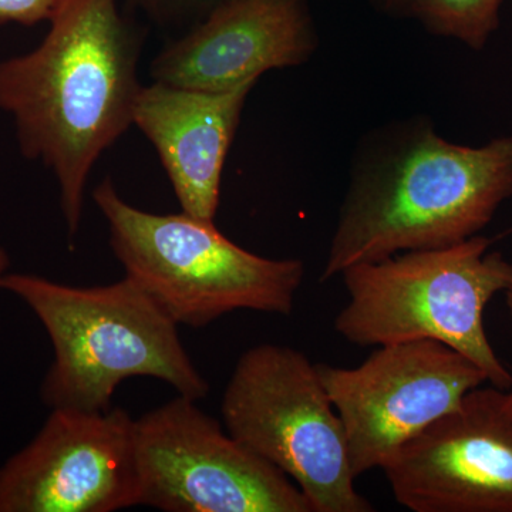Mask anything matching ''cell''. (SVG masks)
Wrapping results in <instances>:
<instances>
[{"label":"cell","instance_id":"obj_1","mask_svg":"<svg viewBox=\"0 0 512 512\" xmlns=\"http://www.w3.org/2000/svg\"><path fill=\"white\" fill-rule=\"evenodd\" d=\"M32 52L0 60V110L20 153L55 175L70 237L94 165L133 126L140 39L117 0H62Z\"/></svg>","mask_w":512,"mask_h":512},{"label":"cell","instance_id":"obj_5","mask_svg":"<svg viewBox=\"0 0 512 512\" xmlns=\"http://www.w3.org/2000/svg\"><path fill=\"white\" fill-rule=\"evenodd\" d=\"M490 245L474 235L451 247L349 266L340 274L348 303L336 316V332L360 348L436 340L507 392L512 376L487 338L484 311L510 285L512 264L500 252H488Z\"/></svg>","mask_w":512,"mask_h":512},{"label":"cell","instance_id":"obj_8","mask_svg":"<svg viewBox=\"0 0 512 512\" xmlns=\"http://www.w3.org/2000/svg\"><path fill=\"white\" fill-rule=\"evenodd\" d=\"M316 366L345 427L356 478L383 468L407 441L488 382L476 363L436 340L379 346L350 369Z\"/></svg>","mask_w":512,"mask_h":512},{"label":"cell","instance_id":"obj_4","mask_svg":"<svg viewBox=\"0 0 512 512\" xmlns=\"http://www.w3.org/2000/svg\"><path fill=\"white\" fill-rule=\"evenodd\" d=\"M93 200L127 278L178 326L205 328L235 311L291 315L305 276L299 259L256 255L225 237L215 221L184 211L133 207L110 178L94 188Z\"/></svg>","mask_w":512,"mask_h":512},{"label":"cell","instance_id":"obj_3","mask_svg":"<svg viewBox=\"0 0 512 512\" xmlns=\"http://www.w3.org/2000/svg\"><path fill=\"white\" fill-rule=\"evenodd\" d=\"M0 289L32 309L52 342L55 359L40 389L50 409L107 412L117 386L134 376L163 380L192 400L210 393L177 323L127 276L77 288L6 272Z\"/></svg>","mask_w":512,"mask_h":512},{"label":"cell","instance_id":"obj_2","mask_svg":"<svg viewBox=\"0 0 512 512\" xmlns=\"http://www.w3.org/2000/svg\"><path fill=\"white\" fill-rule=\"evenodd\" d=\"M511 197L512 134L468 147L421 120L390 127L353 165L320 279L400 252L460 244Z\"/></svg>","mask_w":512,"mask_h":512},{"label":"cell","instance_id":"obj_16","mask_svg":"<svg viewBox=\"0 0 512 512\" xmlns=\"http://www.w3.org/2000/svg\"><path fill=\"white\" fill-rule=\"evenodd\" d=\"M386 12L393 15H409L412 10V0H376Z\"/></svg>","mask_w":512,"mask_h":512},{"label":"cell","instance_id":"obj_11","mask_svg":"<svg viewBox=\"0 0 512 512\" xmlns=\"http://www.w3.org/2000/svg\"><path fill=\"white\" fill-rule=\"evenodd\" d=\"M318 35L306 0H222L151 63L154 82L225 92L308 62Z\"/></svg>","mask_w":512,"mask_h":512},{"label":"cell","instance_id":"obj_10","mask_svg":"<svg viewBox=\"0 0 512 512\" xmlns=\"http://www.w3.org/2000/svg\"><path fill=\"white\" fill-rule=\"evenodd\" d=\"M413 512H512V412L507 392L470 390L383 468Z\"/></svg>","mask_w":512,"mask_h":512},{"label":"cell","instance_id":"obj_9","mask_svg":"<svg viewBox=\"0 0 512 512\" xmlns=\"http://www.w3.org/2000/svg\"><path fill=\"white\" fill-rule=\"evenodd\" d=\"M134 421L127 410L52 409L0 467V512H113L138 505Z\"/></svg>","mask_w":512,"mask_h":512},{"label":"cell","instance_id":"obj_13","mask_svg":"<svg viewBox=\"0 0 512 512\" xmlns=\"http://www.w3.org/2000/svg\"><path fill=\"white\" fill-rule=\"evenodd\" d=\"M504 0H412L410 16L433 35L483 50L500 26Z\"/></svg>","mask_w":512,"mask_h":512},{"label":"cell","instance_id":"obj_6","mask_svg":"<svg viewBox=\"0 0 512 512\" xmlns=\"http://www.w3.org/2000/svg\"><path fill=\"white\" fill-rule=\"evenodd\" d=\"M228 433L286 474L312 512H373L356 490L345 427L313 365L289 346L239 357L221 403Z\"/></svg>","mask_w":512,"mask_h":512},{"label":"cell","instance_id":"obj_19","mask_svg":"<svg viewBox=\"0 0 512 512\" xmlns=\"http://www.w3.org/2000/svg\"><path fill=\"white\" fill-rule=\"evenodd\" d=\"M507 404H508V407H510V410L512 412V387L510 389V392H508V390H507Z\"/></svg>","mask_w":512,"mask_h":512},{"label":"cell","instance_id":"obj_15","mask_svg":"<svg viewBox=\"0 0 512 512\" xmlns=\"http://www.w3.org/2000/svg\"><path fill=\"white\" fill-rule=\"evenodd\" d=\"M140 3L144 8L154 10L157 13L170 12L177 9H207L210 12L214 6L222 0H134Z\"/></svg>","mask_w":512,"mask_h":512},{"label":"cell","instance_id":"obj_18","mask_svg":"<svg viewBox=\"0 0 512 512\" xmlns=\"http://www.w3.org/2000/svg\"><path fill=\"white\" fill-rule=\"evenodd\" d=\"M505 293V301H507L508 309H510V313L512 316V279L510 285L507 286V289L504 291Z\"/></svg>","mask_w":512,"mask_h":512},{"label":"cell","instance_id":"obj_7","mask_svg":"<svg viewBox=\"0 0 512 512\" xmlns=\"http://www.w3.org/2000/svg\"><path fill=\"white\" fill-rule=\"evenodd\" d=\"M181 396L134 421L138 505L165 512H312L298 485Z\"/></svg>","mask_w":512,"mask_h":512},{"label":"cell","instance_id":"obj_17","mask_svg":"<svg viewBox=\"0 0 512 512\" xmlns=\"http://www.w3.org/2000/svg\"><path fill=\"white\" fill-rule=\"evenodd\" d=\"M10 265V258L5 249L0 248V278L8 272Z\"/></svg>","mask_w":512,"mask_h":512},{"label":"cell","instance_id":"obj_14","mask_svg":"<svg viewBox=\"0 0 512 512\" xmlns=\"http://www.w3.org/2000/svg\"><path fill=\"white\" fill-rule=\"evenodd\" d=\"M62 0H0V26L49 22Z\"/></svg>","mask_w":512,"mask_h":512},{"label":"cell","instance_id":"obj_12","mask_svg":"<svg viewBox=\"0 0 512 512\" xmlns=\"http://www.w3.org/2000/svg\"><path fill=\"white\" fill-rule=\"evenodd\" d=\"M256 83L225 92L157 82L141 87L133 124L156 148L181 208L192 217L217 218L222 171Z\"/></svg>","mask_w":512,"mask_h":512}]
</instances>
